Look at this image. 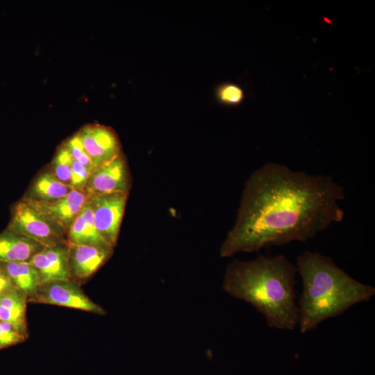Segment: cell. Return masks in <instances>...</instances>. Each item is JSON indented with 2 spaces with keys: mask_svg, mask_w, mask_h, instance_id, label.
Returning <instances> with one entry per match:
<instances>
[{
  "mask_svg": "<svg viewBox=\"0 0 375 375\" xmlns=\"http://www.w3.org/2000/svg\"><path fill=\"white\" fill-rule=\"evenodd\" d=\"M344 198L343 187L330 176L267 162L245 183L235 222L220 256L307 241L342 221L344 212L339 203Z\"/></svg>",
  "mask_w": 375,
  "mask_h": 375,
  "instance_id": "obj_1",
  "label": "cell"
},
{
  "mask_svg": "<svg viewBox=\"0 0 375 375\" xmlns=\"http://www.w3.org/2000/svg\"><path fill=\"white\" fill-rule=\"evenodd\" d=\"M297 272L283 255H259L249 261L233 260L226 268L223 288L254 306L269 327L293 330L299 322L294 292Z\"/></svg>",
  "mask_w": 375,
  "mask_h": 375,
  "instance_id": "obj_2",
  "label": "cell"
},
{
  "mask_svg": "<svg viewBox=\"0 0 375 375\" xmlns=\"http://www.w3.org/2000/svg\"><path fill=\"white\" fill-rule=\"evenodd\" d=\"M295 267L303 281L297 305L301 333L313 330L375 294L374 287L356 281L331 257L319 252L305 251L297 257Z\"/></svg>",
  "mask_w": 375,
  "mask_h": 375,
  "instance_id": "obj_3",
  "label": "cell"
},
{
  "mask_svg": "<svg viewBox=\"0 0 375 375\" xmlns=\"http://www.w3.org/2000/svg\"><path fill=\"white\" fill-rule=\"evenodd\" d=\"M8 230L27 237L45 247L67 242L66 233L24 199L14 206Z\"/></svg>",
  "mask_w": 375,
  "mask_h": 375,
  "instance_id": "obj_4",
  "label": "cell"
},
{
  "mask_svg": "<svg viewBox=\"0 0 375 375\" xmlns=\"http://www.w3.org/2000/svg\"><path fill=\"white\" fill-rule=\"evenodd\" d=\"M28 302L63 306L103 315L106 310L90 299L78 284L71 281L40 283Z\"/></svg>",
  "mask_w": 375,
  "mask_h": 375,
  "instance_id": "obj_5",
  "label": "cell"
},
{
  "mask_svg": "<svg viewBox=\"0 0 375 375\" xmlns=\"http://www.w3.org/2000/svg\"><path fill=\"white\" fill-rule=\"evenodd\" d=\"M127 198L128 193L125 192L88 197L95 227L113 248L117 244Z\"/></svg>",
  "mask_w": 375,
  "mask_h": 375,
  "instance_id": "obj_6",
  "label": "cell"
},
{
  "mask_svg": "<svg viewBox=\"0 0 375 375\" xmlns=\"http://www.w3.org/2000/svg\"><path fill=\"white\" fill-rule=\"evenodd\" d=\"M77 133L92 161V172L122 154L119 140L109 127L99 124L87 125Z\"/></svg>",
  "mask_w": 375,
  "mask_h": 375,
  "instance_id": "obj_7",
  "label": "cell"
},
{
  "mask_svg": "<svg viewBox=\"0 0 375 375\" xmlns=\"http://www.w3.org/2000/svg\"><path fill=\"white\" fill-rule=\"evenodd\" d=\"M130 187L128 166L124 157L120 154L90 174L84 191L88 197L117 192L128 193Z\"/></svg>",
  "mask_w": 375,
  "mask_h": 375,
  "instance_id": "obj_8",
  "label": "cell"
},
{
  "mask_svg": "<svg viewBox=\"0 0 375 375\" xmlns=\"http://www.w3.org/2000/svg\"><path fill=\"white\" fill-rule=\"evenodd\" d=\"M68 245L69 281L80 286L106 263L112 255L114 249L90 245Z\"/></svg>",
  "mask_w": 375,
  "mask_h": 375,
  "instance_id": "obj_9",
  "label": "cell"
},
{
  "mask_svg": "<svg viewBox=\"0 0 375 375\" xmlns=\"http://www.w3.org/2000/svg\"><path fill=\"white\" fill-rule=\"evenodd\" d=\"M34 209L61 228L66 233L88 200L85 191L73 189L65 197L53 201L24 199Z\"/></svg>",
  "mask_w": 375,
  "mask_h": 375,
  "instance_id": "obj_10",
  "label": "cell"
},
{
  "mask_svg": "<svg viewBox=\"0 0 375 375\" xmlns=\"http://www.w3.org/2000/svg\"><path fill=\"white\" fill-rule=\"evenodd\" d=\"M69 245L67 242L44 247L29 262L37 270L40 283L69 281L68 269Z\"/></svg>",
  "mask_w": 375,
  "mask_h": 375,
  "instance_id": "obj_11",
  "label": "cell"
},
{
  "mask_svg": "<svg viewBox=\"0 0 375 375\" xmlns=\"http://www.w3.org/2000/svg\"><path fill=\"white\" fill-rule=\"evenodd\" d=\"M66 240L68 244H72L113 248L97 231L94 223L92 206L88 200L67 230Z\"/></svg>",
  "mask_w": 375,
  "mask_h": 375,
  "instance_id": "obj_12",
  "label": "cell"
},
{
  "mask_svg": "<svg viewBox=\"0 0 375 375\" xmlns=\"http://www.w3.org/2000/svg\"><path fill=\"white\" fill-rule=\"evenodd\" d=\"M44 247L27 237L7 229L0 234V263L29 261Z\"/></svg>",
  "mask_w": 375,
  "mask_h": 375,
  "instance_id": "obj_13",
  "label": "cell"
},
{
  "mask_svg": "<svg viewBox=\"0 0 375 375\" xmlns=\"http://www.w3.org/2000/svg\"><path fill=\"white\" fill-rule=\"evenodd\" d=\"M28 297L14 288L0 296V320L28 335L26 321Z\"/></svg>",
  "mask_w": 375,
  "mask_h": 375,
  "instance_id": "obj_14",
  "label": "cell"
},
{
  "mask_svg": "<svg viewBox=\"0 0 375 375\" xmlns=\"http://www.w3.org/2000/svg\"><path fill=\"white\" fill-rule=\"evenodd\" d=\"M73 188L59 181L49 169L41 172L33 182L25 199L53 201L67 195Z\"/></svg>",
  "mask_w": 375,
  "mask_h": 375,
  "instance_id": "obj_15",
  "label": "cell"
},
{
  "mask_svg": "<svg viewBox=\"0 0 375 375\" xmlns=\"http://www.w3.org/2000/svg\"><path fill=\"white\" fill-rule=\"evenodd\" d=\"M14 286L24 293L28 298L40 284L38 273L29 261L0 263Z\"/></svg>",
  "mask_w": 375,
  "mask_h": 375,
  "instance_id": "obj_16",
  "label": "cell"
},
{
  "mask_svg": "<svg viewBox=\"0 0 375 375\" xmlns=\"http://www.w3.org/2000/svg\"><path fill=\"white\" fill-rule=\"evenodd\" d=\"M73 158L64 144L58 151L51 162L53 175L61 182L70 185Z\"/></svg>",
  "mask_w": 375,
  "mask_h": 375,
  "instance_id": "obj_17",
  "label": "cell"
},
{
  "mask_svg": "<svg viewBox=\"0 0 375 375\" xmlns=\"http://www.w3.org/2000/svg\"><path fill=\"white\" fill-rule=\"evenodd\" d=\"M73 160L85 166L91 173L93 170L92 161L83 148L78 133L70 137L64 144Z\"/></svg>",
  "mask_w": 375,
  "mask_h": 375,
  "instance_id": "obj_18",
  "label": "cell"
},
{
  "mask_svg": "<svg viewBox=\"0 0 375 375\" xmlns=\"http://www.w3.org/2000/svg\"><path fill=\"white\" fill-rule=\"evenodd\" d=\"M216 95L219 101L226 105H238L244 97L241 87L234 83H224L217 89Z\"/></svg>",
  "mask_w": 375,
  "mask_h": 375,
  "instance_id": "obj_19",
  "label": "cell"
},
{
  "mask_svg": "<svg viewBox=\"0 0 375 375\" xmlns=\"http://www.w3.org/2000/svg\"><path fill=\"white\" fill-rule=\"evenodd\" d=\"M28 336L10 324L0 320V349L23 342Z\"/></svg>",
  "mask_w": 375,
  "mask_h": 375,
  "instance_id": "obj_20",
  "label": "cell"
},
{
  "mask_svg": "<svg viewBox=\"0 0 375 375\" xmlns=\"http://www.w3.org/2000/svg\"><path fill=\"white\" fill-rule=\"evenodd\" d=\"M91 172L79 162L73 160L70 186L73 189L84 191Z\"/></svg>",
  "mask_w": 375,
  "mask_h": 375,
  "instance_id": "obj_21",
  "label": "cell"
},
{
  "mask_svg": "<svg viewBox=\"0 0 375 375\" xmlns=\"http://www.w3.org/2000/svg\"><path fill=\"white\" fill-rule=\"evenodd\" d=\"M15 288L6 272L0 267V296Z\"/></svg>",
  "mask_w": 375,
  "mask_h": 375,
  "instance_id": "obj_22",
  "label": "cell"
}]
</instances>
